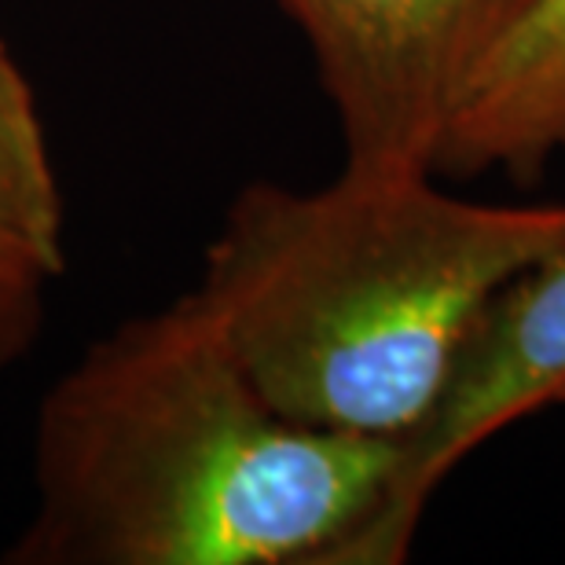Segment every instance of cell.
<instances>
[{"instance_id":"52a82bcc","label":"cell","mask_w":565,"mask_h":565,"mask_svg":"<svg viewBox=\"0 0 565 565\" xmlns=\"http://www.w3.org/2000/svg\"><path fill=\"white\" fill-rule=\"evenodd\" d=\"M41 294L38 287H11L0 282V375L26 353L41 327Z\"/></svg>"},{"instance_id":"7a4b0ae2","label":"cell","mask_w":565,"mask_h":565,"mask_svg":"<svg viewBox=\"0 0 565 565\" xmlns=\"http://www.w3.org/2000/svg\"><path fill=\"white\" fill-rule=\"evenodd\" d=\"M565 243V202H470L434 173L246 184L191 290L265 401L334 434L404 440L507 279Z\"/></svg>"},{"instance_id":"8992f818","label":"cell","mask_w":565,"mask_h":565,"mask_svg":"<svg viewBox=\"0 0 565 565\" xmlns=\"http://www.w3.org/2000/svg\"><path fill=\"white\" fill-rule=\"evenodd\" d=\"M63 224L38 99L0 41V282L49 287L66 262Z\"/></svg>"},{"instance_id":"277c9868","label":"cell","mask_w":565,"mask_h":565,"mask_svg":"<svg viewBox=\"0 0 565 565\" xmlns=\"http://www.w3.org/2000/svg\"><path fill=\"white\" fill-rule=\"evenodd\" d=\"M565 401V243L484 305L429 419L401 440V467L349 565H397L429 495L484 440Z\"/></svg>"},{"instance_id":"3957f363","label":"cell","mask_w":565,"mask_h":565,"mask_svg":"<svg viewBox=\"0 0 565 565\" xmlns=\"http://www.w3.org/2000/svg\"><path fill=\"white\" fill-rule=\"evenodd\" d=\"M360 177L434 173L451 115L533 0H279Z\"/></svg>"},{"instance_id":"6da1fadb","label":"cell","mask_w":565,"mask_h":565,"mask_svg":"<svg viewBox=\"0 0 565 565\" xmlns=\"http://www.w3.org/2000/svg\"><path fill=\"white\" fill-rule=\"evenodd\" d=\"M401 440L265 401L195 294L104 334L49 390L11 565H349Z\"/></svg>"},{"instance_id":"5b68a950","label":"cell","mask_w":565,"mask_h":565,"mask_svg":"<svg viewBox=\"0 0 565 565\" xmlns=\"http://www.w3.org/2000/svg\"><path fill=\"white\" fill-rule=\"evenodd\" d=\"M565 154V0H533L440 137L434 177L536 184Z\"/></svg>"}]
</instances>
